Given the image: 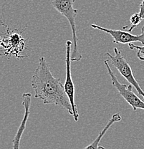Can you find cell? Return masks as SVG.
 <instances>
[{"instance_id": "obj_2", "label": "cell", "mask_w": 144, "mask_h": 149, "mask_svg": "<svg viewBox=\"0 0 144 149\" xmlns=\"http://www.w3.org/2000/svg\"><path fill=\"white\" fill-rule=\"evenodd\" d=\"M76 0H52V6L59 13L65 17L69 22L72 30V39L74 42V47L71 53V62H79L83 59L78 49V38L77 36V27L75 18L77 15V10L73 7L74 3Z\"/></svg>"}, {"instance_id": "obj_7", "label": "cell", "mask_w": 144, "mask_h": 149, "mask_svg": "<svg viewBox=\"0 0 144 149\" xmlns=\"http://www.w3.org/2000/svg\"><path fill=\"white\" fill-rule=\"evenodd\" d=\"M91 27L109 34L113 37V42L115 44H130L135 42H139L144 45V25L141 29V34L139 35H133L131 32H128V31L107 29V28L100 27L95 24H92Z\"/></svg>"}, {"instance_id": "obj_13", "label": "cell", "mask_w": 144, "mask_h": 149, "mask_svg": "<svg viewBox=\"0 0 144 149\" xmlns=\"http://www.w3.org/2000/svg\"><path fill=\"white\" fill-rule=\"evenodd\" d=\"M142 18H143V19H144V15H142Z\"/></svg>"}, {"instance_id": "obj_12", "label": "cell", "mask_w": 144, "mask_h": 149, "mask_svg": "<svg viewBox=\"0 0 144 149\" xmlns=\"http://www.w3.org/2000/svg\"><path fill=\"white\" fill-rule=\"evenodd\" d=\"M139 14L141 16L144 15V0H142L141 3L140 4V11H139Z\"/></svg>"}, {"instance_id": "obj_10", "label": "cell", "mask_w": 144, "mask_h": 149, "mask_svg": "<svg viewBox=\"0 0 144 149\" xmlns=\"http://www.w3.org/2000/svg\"><path fill=\"white\" fill-rule=\"evenodd\" d=\"M142 20H143V18H142V17L140 15L139 12L138 13V12L137 13H134V15L131 17V18H130L131 27H128V26H126V27H123V29H125V28H128V32H131L133 30H134V29H135L137 26L139 25V24L141 22Z\"/></svg>"}, {"instance_id": "obj_11", "label": "cell", "mask_w": 144, "mask_h": 149, "mask_svg": "<svg viewBox=\"0 0 144 149\" xmlns=\"http://www.w3.org/2000/svg\"><path fill=\"white\" fill-rule=\"evenodd\" d=\"M129 48L131 49H137V55L138 58L141 61H144V45L143 46H137L135 45L134 43H130L128 44Z\"/></svg>"}, {"instance_id": "obj_5", "label": "cell", "mask_w": 144, "mask_h": 149, "mask_svg": "<svg viewBox=\"0 0 144 149\" xmlns=\"http://www.w3.org/2000/svg\"><path fill=\"white\" fill-rule=\"evenodd\" d=\"M114 53L115 55H112L109 52H107L106 55L109 57L111 63L116 68L120 74L131 85L136 88V91L140 95H141L144 99V91L141 89L137 80L135 78L133 72V70L130 66L129 63L125 59V57L122 55L121 51L119 50L117 47L114 48Z\"/></svg>"}, {"instance_id": "obj_4", "label": "cell", "mask_w": 144, "mask_h": 149, "mask_svg": "<svg viewBox=\"0 0 144 149\" xmlns=\"http://www.w3.org/2000/svg\"><path fill=\"white\" fill-rule=\"evenodd\" d=\"M104 63L108 70V73L111 78L113 86L117 90L119 94L132 107L134 111H137L138 109L144 110V101L135 94L134 92V86L131 84L126 85V84L120 83L118 80L115 74L110 67L109 60H106Z\"/></svg>"}, {"instance_id": "obj_8", "label": "cell", "mask_w": 144, "mask_h": 149, "mask_svg": "<svg viewBox=\"0 0 144 149\" xmlns=\"http://www.w3.org/2000/svg\"><path fill=\"white\" fill-rule=\"evenodd\" d=\"M31 101H32V94L30 93H25L22 95V105L24 108V115L18 128L17 131L14 137V139L12 140V143H13L12 148L13 149H20V141L26 128L27 122L30 114Z\"/></svg>"}, {"instance_id": "obj_9", "label": "cell", "mask_w": 144, "mask_h": 149, "mask_svg": "<svg viewBox=\"0 0 144 149\" xmlns=\"http://www.w3.org/2000/svg\"><path fill=\"white\" fill-rule=\"evenodd\" d=\"M121 120H122V117L119 113H115L114 115H113L111 118L108 120V123L106 124V126L104 127V128L102 130V131L99 133L97 137L94 140L93 142L92 143L90 144V145H88V146H86V148H84L83 149H106L105 147L102 146H99V143H100L102 138H103L104 135L106 134V132L109 130V128L112 126L113 124H114L115 123L120 122Z\"/></svg>"}, {"instance_id": "obj_3", "label": "cell", "mask_w": 144, "mask_h": 149, "mask_svg": "<svg viewBox=\"0 0 144 149\" xmlns=\"http://www.w3.org/2000/svg\"><path fill=\"white\" fill-rule=\"evenodd\" d=\"M7 26V29H4V33L1 35V47L2 48V55L15 56L17 59H22L27 57L23 55L25 49V40L22 36L21 32L18 29H11Z\"/></svg>"}, {"instance_id": "obj_6", "label": "cell", "mask_w": 144, "mask_h": 149, "mask_svg": "<svg viewBox=\"0 0 144 149\" xmlns=\"http://www.w3.org/2000/svg\"><path fill=\"white\" fill-rule=\"evenodd\" d=\"M71 46H72V42L67 40L66 42V77L64 87L72 107V111H73L72 117L75 121L77 122L79 119V113L75 101V86L72 81V75H71V53H72Z\"/></svg>"}, {"instance_id": "obj_1", "label": "cell", "mask_w": 144, "mask_h": 149, "mask_svg": "<svg viewBox=\"0 0 144 149\" xmlns=\"http://www.w3.org/2000/svg\"><path fill=\"white\" fill-rule=\"evenodd\" d=\"M31 83L35 98L42 100L44 104H53L60 107L73 116L72 105L64 85L60 79L54 77L44 57L39 59Z\"/></svg>"}]
</instances>
